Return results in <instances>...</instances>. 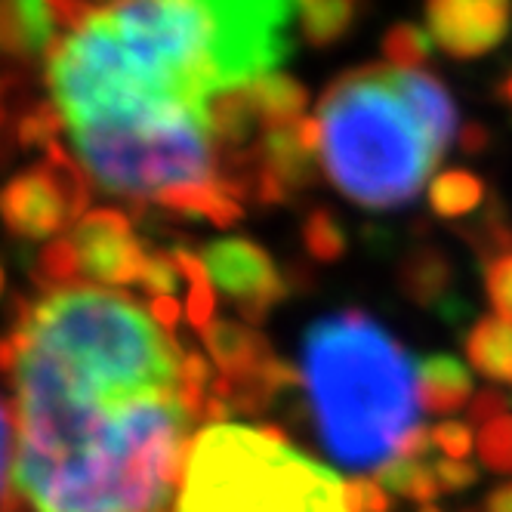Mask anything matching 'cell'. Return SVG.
I'll return each mask as SVG.
<instances>
[{"instance_id":"1","label":"cell","mask_w":512,"mask_h":512,"mask_svg":"<svg viewBox=\"0 0 512 512\" xmlns=\"http://www.w3.org/2000/svg\"><path fill=\"white\" fill-rule=\"evenodd\" d=\"M297 0H47L44 84L99 192L232 226L241 179L219 102L290 56Z\"/></svg>"},{"instance_id":"2","label":"cell","mask_w":512,"mask_h":512,"mask_svg":"<svg viewBox=\"0 0 512 512\" xmlns=\"http://www.w3.org/2000/svg\"><path fill=\"white\" fill-rule=\"evenodd\" d=\"M179 306L59 278L4 343L25 512H173L195 438L226 420L210 361L176 337Z\"/></svg>"},{"instance_id":"3","label":"cell","mask_w":512,"mask_h":512,"mask_svg":"<svg viewBox=\"0 0 512 512\" xmlns=\"http://www.w3.org/2000/svg\"><path fill=\"white\" fill-rule=\"evenodd\" d=\"M300 380L324 451L352 472L386 466L420 429V364L364 312L309 327Z\"/></svg>"},{"instance_id":"4","label":"cell","mask_w":512,"mask_h":512,"mask_svg":"<svg viewBox=\"0 0 512 512\" xmlns=\"http://www.w3.org/2000/svg\"><path fill=\"white\" fill-rule=\"evenodd\" d=\"M318 161L355 204L392 210L414 201L445 152L429 139L398 90L395 68H349L318 102Z\"/></svg>"},{"instance_id":"5","label":"cell","mask_w":512,"mask_h":512,"mask_svg":"<svg viewBox=\"0 0 512 512\" xmlns=\"http://www.w3.org/2000/svg\"><path fill=\"white\" fill-rule=\"evenodd\" d=\"M173 512H352L346 482L275 426L207 423L186 463Z\"/></svg>"},{"instance_id":"6","label":"cell","mask_w":512,"mask_h":512,"mask_svg":"<svg viewBox=\"0 0 512 512\" xmlns=\"http://www.w3.org/2000/svg\"><path fill=\"white\" fill-rule=\"evenodd\" d=\"M426 34L451 59H479L512 28V0H426Z\"/></svg>"},{"instance_id":"7","label":"cell","mask_w":512,"mask_h":512,"mask_svg":"<svg viewBox=\"0 0 512 512\" xmlns=\"http://www.w3.org/2000/svg\"><path fill=\"white\" fill-rule=\"evenodd\" d=\"M204 272L226 297H232L247 318H263L281 297L284 281L269 253L244 238L216 241L204 250Z\"/></svg>"},{"instance_id":"8","label":"cell","mask_w":512,"mask_h":512,"mask_svg":"<svg viewBox=\"0 0 512 512\" xmlns=\"http://www.w3.org/2000/svg\"><path fill=\"white\" fill-rule=\"evenodd\" d=\"M395 78H398L401 96H405V102L411 105V112L417 115V121L423 124L429 139L442 152H448L451 142L460 136V130H457V108H454L445 84L435 75H429L426 68H411V71L395 68Z\"/></svg>"},{"instance_id":"9","label":"cell","mask_w":512,"mask_h":512,"mask_svg":"<svg viewBox=\"0 0 512 512\" xmlns=\"http://www.w3.org/2000/svg\"><path fill=\"white\" fill-rule=\"evenodd\" d=\"M472 377L454 355H432L420 364V401L429 414L448 417L469 408Z\"/></svg>"},{"instance_id":"10","label":"cell","mask_w":512,"mask_h":512,"mask_svg":"<svg viewBox=\"0 0 512 512\" xmlns=\"http://www.w3.org/2000/svg\"><path fill=\"white\" fill-rule=\"evenodd\" d=\"M466 355L482 377L512 386V321L503 315L482 318L466 337Z\"/></svg>"},{"instance_id":"11","label":"cell","mask_w":512,"mask_h":512,"mask_svg":"<svg viewBox=\"0 0 512 512\" xmlns=\"http://www.w3.org/2000/svg\"><path fill=\"white\" fill-rule=\"evenodd\" d=\"M364 0H297V22L312 47H331L352 31Z\"/></svg>"},{"instance_id":"12","label":"cell","mask_w":512,"mask_h":512,"mask_svg":"<svg viewBox=\"0 0 512 512\" xmlns=\"http://www.w3.org/2000/svg\"><path fill=\"white\" fill-rule=\"evenodd\" d=\"M485 201V182L469 170H445L429 182V204L442 219H457L479 210Z\"/></svg>"},{"instance_id":"13","label":"cell","mask_w":512,"mask_h":512,"mask_svg":"<svg viewBox=\"0 0 512 512\" xmlns=\"http://www.w3.org/2000/svg\"><path fill=\"white\" fill-rule=\"evenodd\" d=\"M377 482L383 485V491L417 500L423 506H429L438 494H442V488H438V482H435L432 466H426L423 460H408V457H395L386 466H380Z\"/></svg>"},{"instance_id":"14","label":"cell","mask_w":512,"mask_h":512,"mask_svg":"<svg viewBox=\"0 0 512 512\" xmlns=\"http://www.w3.org/2000/svg\"><path fill=\"white\" fill-rule=\"evenodd\" d=\"M432 38L411 25V22H401V25H392L383 38V62L392 65V68H401V71H411V68H423V62L429 59L432 53Z\"/></svg>"},{"instance_id":"15","label":"cell","mask_w":512,"mask_h":512,"mask_svg":"<svg viewBox=\"0 0 512 512\" xmlns=\"http://www.w3.org/2000/svg\"><path fill=\"white\" fill-rule=\"evenodd\" d=\"M448 284V263L435 253H417L405 266V290L420 300L429 303L442 294V287Z\"/></svg>"},{"instance_id":"16","label":"cell","mask_w":512,"mask_h":512,"mask_svg":"<svg viewBox=\"0 0 512 512\" xmlns=\"http://www.w3.org/2000/svg\"><path fill=\"white\" fill-rule=\"evenodd\" d=\"M303 235H306V250L315 256L318 263H334L346 253V235L337 223V216L327 213V210L309 213Z\"/></svg>"},{"instance_id":"17","label":"cell","mask_w":512,"mask_h":512,"mask_svg":"<svg viewBox=\"0 0 512 512\" xmlns=\"http://www.w3.org/2000/svg\"><path fill=\"white\" fill-rule=\"evenodd\" d=\"M479 457L488 469L509 475L512 472V414H503L482 426L479 432Z\"/></svg>"},{"instance_id":"18","label":"cell","mask_w":512,"mask_h":512,"mask_svg":"<svg viewBox=\"0 0 512 512\" xmlns=\"http://www.w3.org/2000/svg\"><path fill=\"white\" fill-rule=\"evenodd\" d=\"M485 284H488V297H491L497 315L512 321V247L500 250L488 263Z\"/></svg>"},{"instance_id":"19","label":"cell","mask_w":512,"mask_h":512,"mask_svg":"<svg viewBox=\"0 0 512 512\" xmlns=\"http://www.w3.org/2000/svg\"><path fill=\"white\" fill-rule=\"evenodd\" d=\"M13 460H16V426L13 411L0 398V506L13 500Z\"/></svg>"},{"instance_id":"20","label":"cell","mask_w":512,"mask_h":512,"mask_svg":"<svg viewBox=\"0 0 512 512\" xmlns=\"http://www.w3.org/2000/svg\"><path fill=\"white\" fill-rule=\"evenodd\" d=\"M432 442L445 457L466 460L472 451V426L460 420H442L438 426H432Z\"/></svg>"},{"instance_id":"21","label":"cell","mask_w":512,"mask_h":512,"mask_svg":"<svg viewBox=\"0 0 512 512\" xmlns=\"http://www.w3.org/2000/svg\"><path fill=\"white\" fill-rule=\"evenodd\" d=\"M432 472H435V482L442 491L454 494V491H466L479 482V469L466 460H451V457H442L432 463Z\"/></svg>"},{"instance_id":"22","label":"cell","mask_w":512,"mask_h":512,"mask_svg":"<svg viewBox=\"0 0 512 512\" xmlns=\"http://www.w3.org/2000/svg\"><path fill=\"white\" fill-rule=\"evenodd\" d=\"M346 500L352 512H389V497L380 482L358 479L346 485Z\"/></svg>"},{"instance_id":"23","label":"cell","mask_w":512,"mask_h":512,"mask_svg":"<svg viewBox=\"0 0 512 512\" xmlns=\"http://www.w3.org/2000/svg\"><path fill=\"white\" fill-rule=\"evenodd\" d=\"M509 414V401L497 389H482L469 401V426H488L491 420Z\"/></svg>"},{"instance_id":"24","label":"cell","mask_w":512,"mask_h":512,"mask_svg":"<svg viewBox=\"0 0 512 512\" xmlns=\"http://www.w3.org/2000/svg\"><path fill=\"white\" fill-rule=\"evenodd\" d=\"M485 512H512V482L494 488L485 497Z\"/></svg>"},{"instance_id":"25","label":"cell","mask_w":512,"mask_h":512,"mask_svg":"<svg viewBox=\"0 0 512 512\" xmlns=\"http://www.w3.org/2000/svg\"><path fill=\"white\" fill-rule=\"evenodd\" d=\"M420 512H442L435 503H429V506H420Z\"/></svg>"},{"instance_id":"26","label":"cell","mask_w":512,"mask_h":512,"mask_svg":"<svg viewBox=\"0 0 512 512\" xmlns=\"http://www.w3.org/2000/svg\"><path fill=\"white\" fill-rule=\"evenodd\" d=\"M506 99H509V102H512V78H509V81H506Z\"/></svg>"}]
</instances>
